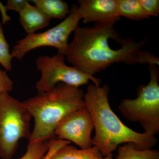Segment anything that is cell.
Segmentation results:
<instances>
[{
    "instance_id": "30bf717a",
    "label": "cell",
    "mask_w": 159,
    "mask_h": 159,
    "mask_svg": "<svg viewBox=\"0 0 159 159\" xmlns=\"http://www.w3.org/2000/svg\"><path fill=\"white\" fill-rule=\"evenodd\" d=\"M19 22L28 34H33L49 25L51 17L30 3L19 13Z\"/></svg>"
},
{
    "instance_id": "9a60e30c",
    "label": "cell",
    "mask_w": 159,
    "mask_h": 159,
    "mask_svg": "<svg viewBox=\"0 0 159 159\" xmlns=\"http://www.w3.org/2000/svg\"><path fill=\"white\" fill-rule=\"evenodd\" d=\"M49 148V141H36L29 142L25 153L19 159H43Z\"/></svg>"
},
{
    "instance_id": "277c9868",
    "label": "cell",
    "mask_w": 159,
    "mask_h": 159,
    "mask_svg": "<svg viewBox=\"0 0 159 159\" xmlns=\"http://www.w3.org/2000/svg\"><path fill=\"white\" fill-rule=\"evenodd\" d=\"M150 80L137 89L135 99H124L118 110L128 121L141 125L144 132L155 136L159 133V73L156 65H149Z\"/></svg>"
},
{
    "instance_id": "4fadbf2b",
    "label": "cell",
    "mask_w": 159,
    "mask_h": 159,
    "mask_svg": "<svg viewBox=\"0 0 159 159\" xmlns=\"http://www.w3.org/2000/svg\"><path fill=\"white\" fill-rule=\"evenodd\" d=\"M35 6L51 17L61 19L66 18L70 12L67 3L62 0H33Z\"/></svg>"
},
{
    "instance_id": "e0dca14e",
    "label": "cell",
    "mask_w": 159,
    "mask_h": 159,
    "mask_svg": "<svg viewBox=\"0 0 159 159\" xmlns=\"http://www.w3.org/2000/svg\"><path fill=\"white\" fill-rule=\"evenodd\" d=\"M139 2L148 16L157 17L159 14V0H139Z\"/></svg>"
},
{
    "instance_id": "2e32d148",
    "label": "cell",
    "mask_w": 159,
    "mask_h": 159,
    "mask_svg": "<svg viewBox=\"0 0 159 159\" xmlns=\"http://www.w3.org/2000/svg\"><path fill=\"white\" fill-rule=\"evenodd\" d=\"M13 57L9 51V46L4 35L2 23L0 22V64L6 71L12 70L11 61Z\"/></svg>"
},
{
    "instance_id": "7c38bea8",
    "label": "cell",
    "mask_w": 159,
    "mask_h": 159,
    "mask_svg": "<svg viewBox=\"0 0 159 159\" xmlns=\"http://www.w3.org/2000/svg\"><path fill=\"white\" fill-rule=\"evenodd\" d=\"M117 10L120 17L140 21L150 17L143 9L139 0H116Z\"/></svg>"
},
{
    "instance_id": "8fae6325",
    "label": "cell",
    "mask_w": 159,
    "mask_h": 159,
    "mask_svg": "<svg viewBox=\"0 0 159 159\" xmlns=\"http://www.w3.org/2000/svg\"><path fill=\"white\" fill-rule=\"evenodd\" d=\"M103 157L96 146L77 149L69 144L60 148L51 159H103Z\"/></svg>"
},
{
    "instance_id": "7402d4cb",
    "label": "cell",
    "mask_w": 159,
    "mask_h": 159,
    "mask_svg": "<svg viewBox=\"0 0 159 159\" xmlns=\"http://www.w3.org/2000/svg\"><path fill=\"white\" fill-rule=\"evenodd\" d=\"M103 159H114L112 153H111L110 154L104 157Z\"/></svg>"
},
{
    "instance_id": "52a82bcc",
    "label": "cell",
    "mask_w": 159,
    "mask_h": 159,
    "mask_svg": "<svg viewBox=\"0 0 159 159\" xmlns=\"http://www.w3.org/2000/svg\"><path fill=\"white\" fill-rule=\"evenodd\" d=\"M65 60V56L58 53L52 57L41 55L36 58V67L41 73V77L35 84L39 93L50 90L60 83L79 88L90 80L95 85H100L101 79L66 65Z\"/></svg>"
},
{
    "instance_id": "3957f363",
    "label": "cell",
    "mask_w": 159,
    "mask_h": 159,
    "mask_svg": "<svg viewBox=\"0 0 159 159\" xmlns=\"http://www.w3.org/2000/svg\"><path fill=\"white\" fill-rule=\"evenodd\" d=\"M83 91L78 87L58 83L44 93L22 101L34 119L29 142L56 139L55 130L67 115L86 107Z\"/></svg>"
},
{
    "instance_id": "8992f818",
    "label": "cell",
    "mask_w": 159,
    "mask_h": 159,
    "mask_svg": "<svg viewBox=\"0 0 159 159\" xmlns=\"http://www.w3.org/2000/svg\"><path fill=\"white\" fill-rule=\"evenodd\" d=\"M81 20L78 6L74 4L68 16L57 25L43 32L28 34L16 41L11 51V56L13 58L22 60L31 50L48 46L55 48L58 54L66 56L68 50L69 36L79 27Z\"/></svg>"
},
{
    "instance_id": "6da1fadb",
    "label": "cell",
    "mask_w": 159,
    "mask_h": 159,
    "mask_svg": "<svg viewBox=\"0 0 159 159\" xmlns=\"http://www.w3.org/2000/svg\"><path fill=\"white\" fill-rule=\"evenodd\" d=\"M147 42V38L139 42L129 38L123 39L113 25L79 26L74 31L66 57L73 66L93 76L116 63L139 64Z\"/></svg>"
},
{
    "instance_id": "d6986e66",
    "label": "cell",
    "mask_w": 159,
    "mask_h": 159,
    "mask_svg": "<svg viewBox=\"0 0 159 159\" xmlns=\"http://www.w3.org/2000/svg\"><path fill=\"white\" fill-rule=\"evenodd\" d=\"M13 89V82L6 71L0 69V93H9Z\"/></svg>"
},
{
    "instance_id": "ffe728a7",
    "label": "cell",
    "mask_w": 159,
    "mask_h": 159,
    "mask_svg": "<svg viewBox=\"0 0 159 159\" xmlns=\"http://www.w3.org/2000/svg\"><path fill=\"white\" fill-rule=\"evenodd\" d=\"M29 3V1L26 0H8L7 1V5L2 7L4 9L3 11L5 12L8 10H14L19 14Z\"/></svg>"
},
{
    "instance_id": "ba28073f",
    "label": "cell",
    "mask_w": 159,
    "mask_h": 159,
    "mask_svg": "<svg viewBox=\"0 0 159 159\" xmlns=\"http://www.w3.org/2000/svg\"><path fill=\"white\" fill-rule=\"evenodd\" d=\"M94 129L93 121L86 107L80 109L67 115L55 129L57 139L66 140L81 149L93 146L92 133Z\"/></svg>"
},
{
    "instance_id": "9c48e42d",
    "label": "cell",
    "mask_w": 159,
    "mask_h": 159,
    "mask_svg": "<svg viewBox=\"0 0 159 159\" xmlns=\"http://www.w3.org/2000/svg\"><path fill=\"white\" fill-rule=\"evenodd\" d=\"M78 9L84 24L89 22L114 25L121 17L116 0H80Z\"/></svg>"
},
{
    "instance_id": "5bb4252c",
    "label": "cell",
    "mask_w": 159,
    "mask_h": 159,
    "mask_svg": "<svg viewBox=\"0 0 159 159\" xmlns=\"http://www.w3.org/2000/svg\"><path fill=\"white\" fill-rule=\"evenodd\" d=\"M118 153L115 159H159L157 149L140 150L132 142L125 143L118 147Z\"/></svg>"
},
{
    "instance_id": "7a4b0ae2",
    "label": "cell",
    "mask_w": 159,
    "mask_h": 159,
    "mask_svg": "<svg viewBox=\"0 0 159 159\" xmlns=\"http://www.w3.org/2000/svg\"><path fill=\"white\" fill-rule=\"evenodd\" d=\"M110 88L90 84L84 95L86 107L93 121L95 136L92 145L98 148L103 157L112 153L120 145L132 142L140 150L152 149L157 145L155 136L137 132L125 125L114 113L109 101Z\"/></svg>"
},
{
    "instance_id": "ac0fdd59",
    "label": "cell",
    "mask_w": 159,
    "mask_h": 159,
    "mask_svg": "<svg viewBox=\"0 0 159 159\" xmlns=\"http://www.w3.org/2000/svg\"><path fill=\"white\" fill-rule=\"evenodd\" d=\"M49 148L43 159H51L57 151L63 146L70 144V141L59 139H54L49 141Z\"/></svg>"
},
{
    "instance_id": "5b68a950",
    "label": "cell",
    "mask_w": 159,
    "mask_h": 159,
    "mask_svg": "<svg viewBox=\"0 0 159 159\" xmlns=\"http://www.w3.org/2000/svg\"><path fill=\"white\" fill-rule=\"evenodd\" d=\"M32 116L21 102L9 93H0V157L11 159L22 139L31 136Z\"/></svg>"
},
{
    "instance_id": "44dd1931",
    "label": "cell",
    "mask_w": 159,
    "mask_h": 159,
    "mask_svg": "<svg viewBox=\"0 0 159 159\" xmlns=\"http://www.w3.org/2000/svg\"><path fill=\"white\" fill-rule=\"evenodd\" d=\"M148 63L149 65H159L158 57H156L153 54L147 51H142L140 55V63L141 65H145Z\"/></svg>"
}]
</instances>
